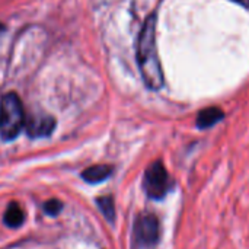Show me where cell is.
Returning a JSON list of instances; mask_svg holds the SVG:
<instances>
[{"mask_svg": "<svg viewBox=\"0 0 249 249\" xmlns=\"http://www.w3.org/2000/svg\"><path fill=\"white\" fill-rule=\"evenodd\" d=\"M137 63L146 86L158 90L163 86V71L156 47V15L152 13L139 35L137 42Z\"/></svg>", "mask_w": 249, "mask_h": 249, "instance_id": "obj_1", "label": "cell"}, {"mask_svg": "<svg viewBox=\"0 0 249 249\" xmlns=\"http://www.w3.org/2000/svg\"><path fill=\"white\" fill-rule=\"evenodd\" d=\"M25 127V114L19 96L6 93L0 101V136L3 140L16 139Z\"/></svg>", "mask_w": 249, "mask_h": 249, "instance_id": "obj_2", "label": "cell"}, {"mask_svg": "<svg viewBox=\"0 0 249 249\" xmlns=\"http://www.w3.org/2000/svg\"><path fill=\"white\" fill-rule=\"evenodd\" d=\"M172 181L162 160L150 163L143 177V190L152 200H163L171 191Z\"/></svg>", "mask_w": 249, "mask_h": 249, "instance_id": "obj_3", "label": "cell"}, {"mask_svg": "<svg viewBox=\"0 0 249 249\" xmlns=\"http://www.w3.org/2000/svg\"><path fill=\"white\" fill-rule=\"evenodd\" d=\"M160 239L159 219L152 213L137 216L133 228L134 249H153Z\"/></svg>", "mask_w": 249, "mask_h": 249, "instance_id": "obj_4", "label": "cell"}, {"mask_svg": "<svg viewBox=\"0 0 249 249\" xmlns=\"http://www.w3.org/2000/svg\"><path fill=\"white\" fill-rule=\"evenodd\" d=\"M55 127V120L50 115H31L25 121V130L29 137L41 139L53 133Z\"/></svg>", "mask_w": 249, "mask_h": 249, "instance_id": "obj_5", "label": "cell"}, {"mask_svg": "<svg viewBox=\"0 0 249 249\" xmlns=\"http://www.w3.org/2000/svg\"><path fill=\"white\" fill-rule=\"evenodd\" d=\"M225 118V112L217 108V107H210L206 108L203 111L198 112L197 115V127L204 130V128H210L213 125H216L217 123H220Z\"/></svg>", "mask_w": 249, "mask_h": 249, "instance_id": "obj_6", "label": "cell"}, {"mask_svg": "<svg viewBox=\"0 0 249 249\" xmlns=\"http://www.w3.org/2000/svg\"><path fill=\"white\" fill-rule=\"evenodd\" d=\"M111 174H112V166L95 165V166H90L86 171H83L82 178L89 184H99V182L105 181L107 178H109Z\"/></svg>", "mask_w": 249, "mask_h": 249, "instance_id": "obj_7", "label": "cell"}, {"mask_svg": "<svg viewBox=\"0 0 249 249\" xmlns=\"http://www.w3.org/2000/svg\"><path fill=\"white\" fill-rule=\"evenodd\" d=\"M23 212L22 209L16 204V203H10L7 210L4 212V217L3 222L9 226V228H19L23 223Z\"/></svg>", "mask_w": 249, "mask_h": 249, "instance_id": "obj_8", "label": "cell"}, {"mask_svg": "<svg viewBox=\"0 0 249 249\" xmlns=\"http://www.w3.org/2000/svg\"><path fill=\"white\" fill-rule=\"evenodd\" d=\"M96 203H98V207H99V210L102 212L104 217H105L108 222L112 223L114 219H115V206H114L112 197H109V196L99 197V198L96 200Z\"/></svg>", "mask_w": 249, "mask_h": 249, "instance_id": "obj_9", "label": "cell"}, {"mask_svg": "<svg viewBox=\"0 0 249 249\" xmlns=\"http://www.w3.org/2000/svg\"><path fill=\"white\" fill-rule=\"evenodd\" d=\"M61 209H63V204L58 200H50L44 204V212L50 216H57Z\"/></svg>", "mask_w": 249, "mask_h": 249, "instance_id": "obj_10", "label": "cell"}, {"mask_svg": "<svg viewBox=\"0 0 249 249\" xmlns=\"http://www.w3.org/2000/svg\"><path fill=\"white\" fill-rule=\"evenodd\" d=\"M232 1H235V3H238V4H241V6L249 9V0H232Z\"/></svg>", "mask_w": 249, "mask_h": 249, "instance_id": "obj_11", "label": "cell"}, {"mask_svg": "<svg viewBox=\"0 0 249 249\" xmlns=\"http://www.w3.org/2000/svg\"><path fill=\"white\" fill-rule=\"evenodd\" d=\"M4 29H6V28H4V25H3V23L0 22V34H1V32H3Z\"/></svg>", "mask_w": 249, "mask_h": 249, "instance_id": "obj_12", "label": "cell"}]
</instances>
